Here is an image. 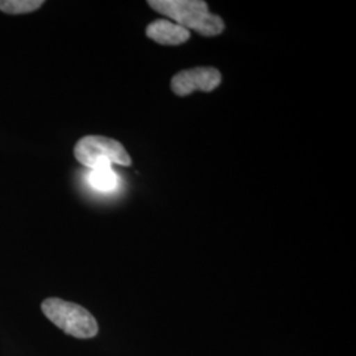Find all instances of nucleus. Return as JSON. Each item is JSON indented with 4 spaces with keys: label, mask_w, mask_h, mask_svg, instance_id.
<instances>
[{
    "label": "nucleus",
    "mask_w": 356,
    "mask_h": 356,
    "mask_svg": "<svg viewBox=\"0 0 356 356\" xmlns=\"http://www.w3.org/2000/svg\"><path fill=\"white\" fill-rule=\"evenodd\" d=\"M44 4V0H0V11L10 15L33 13Z\"/></svg>",
    "instance_id": "0eeeda50"
},
{
    "label": "nucleus",
    "mask_w": 356,
    "mask_h": 356,
    "mask_svg": "<svg viewBox=\"0 0 356 356\" xmlns=\"http://www.w3.org/2000/svg\"><path fill=\"white\" fill-rule=\"evenodd\" d=\"M222 74L216 67L200 66L194 69H186L173 76L170 81L172 91L179 95L186 97L194 91L211 92L220 85Z\"/></svg>",
    "instance_id": "20e7f679"
},
{
    "label": "nucleus",
    "mask_w": 356,
    "mask_h": 356,
    "mask_svg": "<svg viewBox=\"0 0 356 356\" xmlns=\"http://www.w3.org/2000/svg\"><path fill=\"white\" fill-rule=\"evenodd\" d=\"M89 184L97 191H113L116 189L119 178L116 176L111 166H104V168H98L92 169L89 173Z\"/></svg>",
    "instance_id": "423d86ee"
},
{
    "label": "nucleus",
    "mask_w": 356,
    "mask_h": 356,
    "mask_svg": "<svg viewBox=\"0 0 356 356\" xmlns=\"http://www.w3.org/2000/svg\"><path fill=\"white\" fill-rule=\"evenodd\" d=\"M147 36L161 45H181L191 38V31L165 19H157L147 26Z\"/></svg>",
    "instance_id": "39448f33"
},
{
    "label": "nucleus",
    "mask_w": 356,
    "mask_h": 356,
    "mask_svg": "<svg viewBox=\"0 0 356 356\" xmlns=\"http://www.w3.org/2000/svg\"><path fill=\"white\" fill-rule=\"evenodd\" d=\"M74 156L82 165L88 166L91 170L113 164L122 166L132 164L126 148L119 141L97 135H89L78 140L74 147Z\"/></svg>",
    "instance_id": "7ed1b4c3"
},
{
    "label": "nucleus",
    "mask_w": 356,
    "mask_h": 356,
    "mask_svg": "<svg viewBox=\"0 0 356 356\" xmlns=\"http://www.w3.org/2000/svg\"><path fill=\"white\" fill-rule=\"evenodd\" d=\"M42 313L61 330L79 339L98 334V323L89 310L61 298H47L41 304Z\"/></svg>",
    "instance_id": "f03ea898"
},
{
    "label": "nucleus",
    "mask_w": 356,
    "mask_h": 356,
    "mask_svg": "<svg viewBox=\"0 0 356 356\" xmlns=\"http://www.w3.org/2000/svg\"><path fill=\"white\" fill-rule=\"evenodd\" d=\"M148 6L177 26L193 29L206 38L218 36L225 31V22L218 15L209 13L207 3L202 0H149Z\"/></svg>",
    "instance_id": "f257e3e1"
}]
</instances>
